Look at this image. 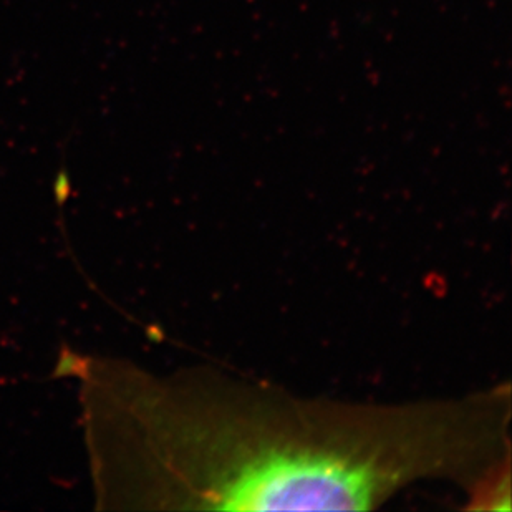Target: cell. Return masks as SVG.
<instances>
[{
    "label": "cell",
    "instance_id": "cell-1",
    "mask_svg": "<svg viewBox=\"0 0 512 512\" xmlns=\"http://www.w3.org/2000/svg\"><path fill=\"white\" fill-rule=\"evenodd\" d=\"M83 380L105 508L373 511L426 483L455 484L471 503L511 469L509 383L380 403L113 360Z\"/></svg>",
    "mask_w": 512,
    "mask_h": 512
},
{
    "label": "cell",
    "instance_id": "cell-2",
    "mask_svg": "<svg viewBox=\"0 0 512 512\" xmlns=\"http://www.w3.org/2000/svg\"><path fill=\"white\" fill-rule=\"evenodd\" d=\"M68 186H70V183H68L67 174L60 173L58 174L57 178V194L58 196H67L68 194Z\"/></svg>",
    "mask_w": 512,
    "mask_h": 512
}]
</instances>
